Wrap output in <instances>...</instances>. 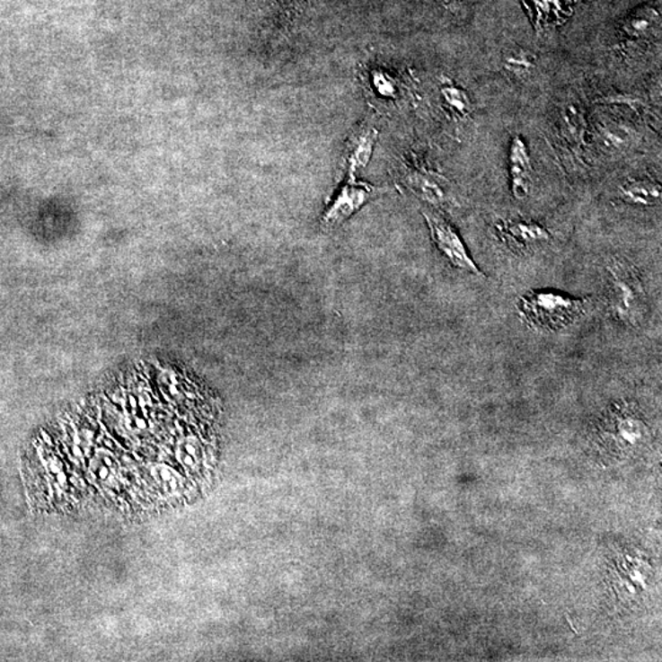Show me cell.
<instances>
[{
    "label": "cell",
    "mask_w": 662,
    "mask_h": 662,
    "mask_svg": "<svg viewBox=\"0 0 662 662\" xmlns=\"http://www.w3.org/2000/svg\"><path fill=\"white\" fill-rule=\"evenodd\" d=\"M508 164L512 196L516 200L526 199L533 187V163L525 141L520 136L510 141Z\"/></svg>",
    "instance_id": "obj_7"
},
{
    "label": "cell",
    "mask_w": 662,
    "mask_h": 662,
    "mask_svg": "<svg viewBox=\"0 0 662 662\" xmlns=\"http://www.w3.org/2000/svg\"><path fill=\"white\" fill-rule=\"evenodd\" d=\"M373 83H375V90L378 91L379 95L391 97L392 99L398 93V85H396L395 80L386 73H375L373 76Z\"/></svg>",
    "instance_id": "obj_13"
},
{
    "label": "cell",
    "mask_w": 662,
    "mask_h": 662,
    "mask_svg": "<svg viewBox=\"0 0 662 662\" xmlns=\"http://www.w3.org/2000/svg\"><path fill=\"white\" fill-rule=\"evenodd\" d=\"M402 181L411 193L426 203L440 207L452 203L448 183L438 174L408 168L402 173Z\"/></svg>",
    "instance_id": "obj_6"
},
{
    "label": "cell",
    "mask_w": 662,
    "mask_h": 662,
    "mask_svg": "<svg viewBox=\"0 0 662 662\" xmlns=\"http://www.w3.org/2000/svg\"><path fill=\"white\" fill-rule=\"evenodd\" d=\"M440 93H442L446 105L459 116H469L472 112V100H470L465 90L455 85H445L440 89Z\"/></svg>",
    "instance_id": "obj_12"
},
{
    "label": "cell",
    "mask_w": 662,
    "mask_h": 662,
    "mask_svg": "<svg viewBox=\"0 0 662 662\" xmlns=\"http://www.w3.org/2000/svg\"><path fill=\"white\" fill-rule=\"evenodd\" d=\"M658 14L654 9H641L624 22L623 30L628 36L641 39L647 37L657 26Z\"/></svg>",
    "instance_id": "obj_10"
},
{
    "label": "cell",
    "mask_w": 662,
    "mask_h": 662,
    "mask_svg": "<svg viewBox=\"0 0 662 662\" xmlns=\"http://www.w3.org/2000/svg\"><path fill=\"white\" fill-rule=\"evenodd\" d=\"M497 234L514 253L530 254L551 241L550 231L530 220H509L497 225Z\"/></svg>",
    "instance_id": "obj_5"
},
{
    "label": "cell",
    "mask_w": 662,
    "mask_h": 662,
    "mask_svg": "<svg viewBox=\"0 0 662 662\" xmlns=\"http://www.w3.org/2000/svg\"><path fill=\"white\" fill-rule=\"evenodd\" d=\"M422 214L426 218L427 226L431 232L432 240L443 257L454 268L469 272V274L477 275V277H482V271L480 270L475 260L469 254V251L463 244L462 237L459 236L458 231L439 214L429 210H423Z\"/></svg>",
    "instance_id": "obj_3"
},
{
    "label": "cell",
    "mask_w": 662,
    "mask_h": 662,
    "mask_svg": "<svg viewBox=\"0 0 662 662\" xmlns=\"http://www.w3.org/2000/svg\"><path fill=\"white\" fill-rule=\"evenodd\" d=\"M620 197L635 207H657L660 204L662 190L658 181L638 178L628 180L620 187Z\"/></svg>",
    "instance_id": "obj_9"
},
{
    "label": "cell",
    "mask_w": 662,
    "mask_h": 662,
    "mask_svg": "<svg viewBox=\"0 0 662 662\" xmlns=\"http://www.w3.org/2000/svg\"><path fill=\"white\" fill-rule=\"evenodd\" d=\"M504 68L516 75H525L533 72L536 66V58L533 53L523 49L510 50L503 58Z\"/></svg>",
    "instance_id": "obj_11"
},
{
    "label": "cell",
    "mask_w": 662,
    "mask_h": 662,
    "mask_svg": "<svg viewBox=\"0 0 662 662\" xmlns=\"http://www.w3.org/2000/svg\"><path fill=\"white\" fill-rule=\"evenodd\" d=\"M388 188H379L369 186L366 183H356L355 181H349L342 188L340 194L334 200L331 207H329L327 213L322 218V226L331 230L340 226L344 221L351 217L352 215L361 209L363 205L367 201L382 196L388 191Z\"/></svg>",
    "instance_id": "obj_4"
},
{
    "label": "cell",
    "mask_w": 662,
    "mask_h": 662,
    "mask_svg": "<svg viewBox=\"0 0 662 662\" xmlns=\"http://www.w3.org/2000/svg\"><path fill=\"white\" fill-rule=\"evenodd\" d=\"M586 301L554 291H531L520 298V315L530 328L557 331L576 322L584 313Z\"/></svg>",
    "instance_id": "obj_2"
},
{
    "label": "cell",
    "mask_w": 662,
    "mask_h": 662,
    "mask_svg": "<svg viewBox=\"0 0 662 662\" xmlns=\"http://www.w3.org/2000/svg\"><path fill=\"white\" fill-rule=\"evenodd\" d=\"M438 4L445 6L446 9H453L456 5V0H435Z\"/></svg>",
    "instance_id": "obj_14"
},
{
    "label": "cell",
    "mask_w": 662,
    "mask_h": 662,
    "mask_svg": "<svg viewBox=\"0 0 662 662\" xmlns=\"http://www.w3.org/2000/svg\"><path fill=\"white\" fill-rule=\"evenodd\" d=\"M376 139L378 130L369 122L362 123L349 137L345 151V166L351 181H355L356 174L367 166Z\"/></svg>",
    "instance_id": "obj_8"
},
{
    "label": "cell",
    "mask_w": 662,
    "mask_h": 662,
    "mask_svg": "<svg viewBox=\"0 0 662 662\" xmlns=\"http://www.w3.org/2000/svg\"><path fill=\"white\" fill-rule=\"evenodd\" d=\"M606 298L611 315L627 327L637 328L647 314V295L638 269L624 259L606 265Z\"/></svg>",
    "instance_id": "obj_1"
}]
</instances>
